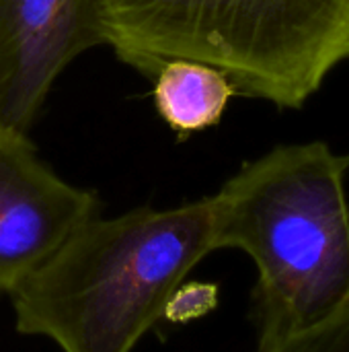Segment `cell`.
<instances>
[{
	"mask_svg": "<svg viewBox=\"0 0 349 352\" xmlns=\"http://www.w3.org/2000/svg\"><path fill=\"white\" fill-rule=\"evenodd\" d=\"M218 307V285L214 283H183L175 289L165 307V324H191L206 318Z\"/></svg>",
	"mask_w": 349,
	"mask_h": 352,
	"instance_id": "cell-8",
	"label": "cell"
},
{
	"mask_svg": "<svg viewBox=\"0 0 349 352\" xmlns=\"http://www.w3.org/2000/svg\"><path fill=\"white\" fill-rule=\"evenodd\" d=\"M214 245L212 198L97 217L8 293L14 330L62 352H134Z\"/></svg>",
	"mask_w": 349,
	"mask_h": 352,
	"instance_id": "cell-2",
	"label": "cell"
},
{
	"mask_svg": "<svg viewBox=\"0 0 349 352\" xmlns=\"http://www.w3.org/2000/svg\"><path fill=\"white\" fill-rule=\"evenodd\" d=\"M348 169L349 155L327 142L284 144L210 196L216 250H241L257 268V352L323 324L349 301Z\"/></svg>",
	"mask_w": 349,
	"mask_h": 352,
	"instance_id": "cell-1",
	"label": "cell"
},
{
	"mask_svg": "<svg viewBox=\"0 0 349 352\" xmlns=\"http://www.w3.org/2000/svg\"><path fill=\"white\" fill-rule=\"evenodd\" d=\"M101 210V198L60 177L29 134L0 126V293L16 289Z\"/></svg>",
	"mask_w": 349,
	"mask_h": 352,
	"instance_id": "cell-4",
	"label": "cell"
},
{
	"mask_svg": "<svg viewBox=\"0 0 349 352\" xmlns=\"http://www.w3.org/2000/svg\"><path fill=\"white\" fill-rule=\"evenodd\" d=\"M99 14L105 45L144 76L193 60L284 109L349 58V0H99Z\"/></svg>",
	"mask_w": 349,
	"mask_h": 352,
	"instance_id": "cell-3",
	"label": "cell"
},
{
	"mask_svg": "<svg viewBox=\"0 0 349 352\" xmlns=\"http://www.w3.org/2000/svg\"><path fill=\"white\" fill-rule=\"evenodd\" d=\"M97 45L99 0H0V126L29 134L60 74Z\"/></svg>",
	"mask_w": 349,
	"mask_h": 352,
	"instance_id": "cell-5",
	"label": "cell"
},
{
	"mask_svg": "<svg viewBox=\"0 0 349 352\" xmlns=\"http://www.w3.org/2000/svg\"><path fill=\"white\" fill-rule=\"evenodd\" d=\"M269 352H349V301L323 324L288 338Z\"/></svg>",
	"mask_w": 349,
	"mask_h": 352,
	"instance_id": "cell-7",
	"label": "cell"
},
{
	"mask_svg": "<svg viewBox=\"0 0 349 352\" xmlns=\"http://www.w3.org/2000/svg\"><path fill=\"white\" fill-rule=\"evenodd\" d=\"M152 78L154 107L179 140L216 126L237 93L222 70L193 60H171Z\"/></svg>",
	"mask_w": 349,
	"mask_h": 352,
	"instance_id": "cell-6",
	"label": "cell"
}]
</instances>
